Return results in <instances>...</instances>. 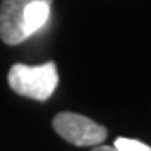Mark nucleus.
Returning a JSON list of instances; mask_svg holds the SVG:
<instances>
[{
	"label": "nucleus",
	"mask_w": 151,
	"mask_h": 151,
	"mask_svg": "<svg viewBox=\"0 0 151 151\" xmlns=\"http://www.w3.org/2000/svg\"><path fill=\"white\" fill-rule=\"evenodd\" d=\"M53 0H2L0 38L9 46L24 42L46 26Z\"/></svg>",
	"instance_id": "f257e3e1"
},
{
	"label": "nucleus",
	"mask_w": 151,
	"mask_h": 151,
	"mask_svg": "<svg viewBox=\"0 0 151 151\" xmlns=\"http://www.w3.org/2000/svg\"><path fill=\"white\" fill-rule=\"evenodd\" d=\"M91 151H118V149H116L115 146L111 147V146H100V144H99V146H95Z\"/></svg>",
	"instance_id": "39448f33"
},
{
	"label": "nucleus",
	"mask_w": 151,
	"mask_h": 151,
	"mask_svg": "<svg viewBox=\"0 0 151 151\" xmlns=\"http://www.w3.org/2000/svg\"><path fill=\"white\" fill-rule=\"evenodd\" d=\"M115 147L118 151H151V147L146 146L144 142H140V140L124 138V137H118L115 140Z\"/></svg>",
	"instance_id": "20e7f679"
},
{
	"label": "nucleus",
	"mask_w": 151,
	"mask_h": 151,
	"mask_svg": "<svg viewBox=\"0 0 151 151\" xmlns=\"http://www.w3.org/2000/svg\"><path fill=\"white\" fill-rule=\"evenodd\" d=\"M9 88L15 93L35 100H47L55 93L58 84V73L55 62H46L42 66L13 64L7 73Z\"/></svg>",
	"instance_id": "f03ea898"
},
{
	"label": "nucleus",
	"mask_w": 151,
	"mask_h": 151,
	"mask_svg": "<svg viewBox=\"0 0 151 151\" xmlns=\"http://www.w3.org/2000/svg\"><path fill=\"white\" fill-rule=\"evenodd\" d=\"M53 127L66 142L75 146H99L107 137V129L104 126L71 111L58 113L53 118Z\"/></svg>",
	"instance_id": "7ed1b4c3"
}]
</instances>
